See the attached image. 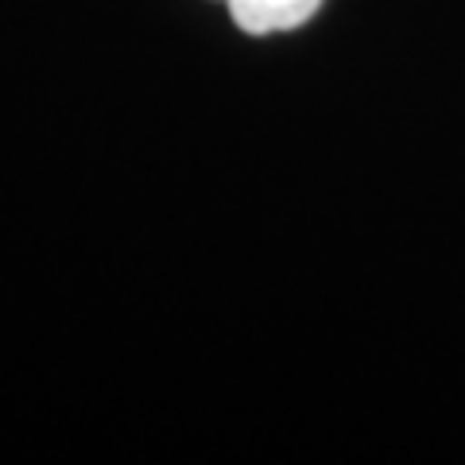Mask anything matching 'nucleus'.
<instances>
[{"mask_svg": "<svg viewBox=\"0 0 465 465\" xmlns=\"http://www.w3.org/2000/svg\"><path fill=\"white\" fill-rule=\"evenodd\" d=\"M322 0H229V12L241 32L249 35H275L307 24Z\"/></svg>", "mask_w": 465, "mask_h": 465, "instance_id": "f257e3e1", "label": "nucleus"}]
</instances>
